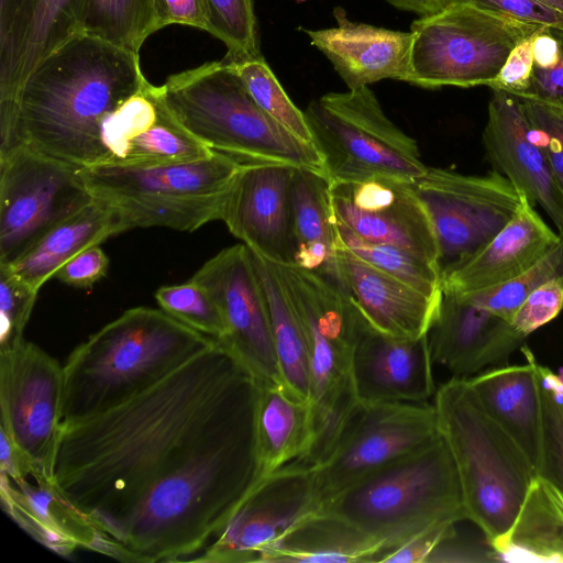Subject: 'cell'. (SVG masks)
Returning a JSON list of instances; mask_svg holds the SVG:
<instances>
[{
	"mask_svg": "<svg viewBox=\"0 0 563 563\" xmlns=\"http://www.w3.org/2000/svg\"><path fill=\"white\" fill-rule=\"evenodd\" d=\"M255 377L216 342L139 396L63 426L54 485L90 520L96 550L189 561L257 481Z\"/></svg>",
	"mask_w": 563,
	"mask_h": 563,
	"instance_id": "6da1fadb",
	"label": "cell"
},
{
	"mask_svg": "<svg viewBox=\"0 0 563 563\" xmlns=\"http://www.w3.org/2000/svg\"><path fill=\"white\" fill-rule=\"evenodd\" d=\"M148 80L140 54L81 33L43 59L0 103V155L25 144L75 165L103 164L107 121Z\"/></svg>",
	"mask_w": 563,
	"mask_h": 563,
	"instance_id": "7a4b0ae2",
	"label": "cell"
},
{
	"mask_svg": "<svg viewBox=\"0 0 563 563\" xmlns=\"http://www.w3.org/2000/svg\"><path fill=\"white\" fill-rule=\"evenodd\" d=\"M214 342L162 309L124 311L78 345L63 365V426L139 396Z\"/></svg>",
	"mask_w": 563,
	"mask_h": 563,
	"instance_id": "3957f363",
	"label": "cell"
},
{
	"mask_svg": "<svg viewBox=\"0 0 563 563\" xmlns=\"http://www.w3.org/2000/svg\"><path fill=\"white\" fill-rule=\"evenodd\" d=\"M432 404L456 466L467 520L499 555L537 473L487 413L468 379L451 377L437 388Z\"/></svg>",
	"mask_w": 563,
	"mask_h": 563,
	"instance_id": "277c9868",
	"label": "cell"
},
{
	"mask_svg": "<svg viewBox=\"0 0 563 563\" xmlns=\"http://www.w3.org/2000/svg\"><path fill=\"white\" fill-rule=\"evenodd\" d=\"M162 89L172 115L210 150L242 163L287 164L324 175L313 144L265 113L222 59L173 74Z\"/></svg>",
	"mask_w": 563,
	"mask_h": 563,
	"instance_id": "5b68a950",
	"label": "cell"
},
{
	"mask_svg": "<svg viewBox=\"0 0 563 563\" xmlns=\"http://www.w3.org/2000/svg\"><path fill=\"white\" fill-rule=\"evenodd\" d=\"M274 267L306 340L313 441L297 464L314 467L329 454L358 405L352 360L365 318L328 277L297 265Z\"/></svg>",
	"mask_w": 563,
	"mask_h": 563,
	"instance_id": "8992f818",
	"label": "cell"
},
{
	"mask_svg": "<svg viewBox=\"0 0 563 563\" xmlns=\"http://www.w3.org/2000/svg\"><path fill=\"white\" fill-rule=\"evenodd\" d=\"M321 509L380 541L388 552L426 529L467 520L456 466L441 433L325 500Z\"/></svg>",
	"mask_w": 563,
	"mask_h": 563,
	"instance_id": "52a82bcc",
	"label": "cell"
},
{
	"mask_svg": "<svg viewBox=\"0 0 563 563\" xmlns=\"http://www.w3.org/2000/svg\"><path fill=\"white\" fill-rule=\"evenodd\" d=\"M214 151L194 162L151 166L80 168L93 198L115 208L134 228L164 227L192 232L221 220L228 192L243 165Z\"/></svg>",
	"mask_w": 563,
	"mask_h": 563,
	"instance_id": "ba28073f",
	"label": "cell"
},
{
	"mask_svg": "<svg viewBox=\"0 0 563 563\" xmlns=\"http://www.w3.org/2000/svg\"><path fill=\"white\" fill-rule=\"evenodd\" d=\"M303 113L330 184L375 177L413 181L428 168L417 142L386 115L368 86L325 93Z\"/></svg>",
	"mask_w": 563,
	"mask_h": 563,
	"instance_id": "9c48e42d",
	"label": "cell"
},
{
	"mask_svg": "<svg viewBox=\"0 0 563 563\" xmlns=\"http://www.w3.org/2000/svg\"><path fill=\"white\" fill-rule=\"evenodd\" d=\"M539 27L470 3H449L411 23L406 82L426 89L488 86L511 49Z\"/></svg>",
	"mask_w": 563,
	"mask_h": 563,
	"instance_id": "30bf717a",
	"label": "cell"
},
{
	"mask_svg": "<svg viewBox=\"0 0 563 563\" xmlns=\"http://www.w3.org/2000/svg\"><path fill=\"white\" fill-rule=\"evenodd\" d=\"M95 198L80 167L20 144L0 156V266Z\"/></svg>",
	"mask_w": 563,
	"mask_h": 563,
	"instance_id": "8fae6325",
	"label": "cell"
},
{
	"mask_svg": "<svg viewBox=\"0 0 563 563\" xmlns=\"http://www.w3.org/2000/svg\"><path fill=\"white\" fill-rule=\"evenodd\" d=\"M413 186L434 229L442 276L487 245L516 214L525 196L495 169L465 175L428 167Z\"/></svg>",
	"mask_w": 563,
	"mask_h": 563,
	"instance_id": "7c38bea8",
	"label": "cell"
},
{
	"mask_svg": "<svg viewBox=\"0 0 563 563\" xmlns=\"http://www.w3.org/2000/svg\"><path fill=\"white\" fill-rule=\"evenodd\" d=\"M439 435L432 402L358 404L329 454L310 467L322 504Z\"/></svg>",
	"mask_w": 563,
	"mask_h": 563,
	"instance_id": "4fadbf2b",
	"label": "cell"
},
{
	"mask_svg": "<svg viewBox=\"0 0 563 563\" xmlns=\"http://www.w3.org/2000/svg\"><path fill=\"white\" fill-rule=\"evenodd\" d=\"M63 366L24 339L0 349V429L30 461L36 483L54 484L63 429Z\"/></svg>",
	"mask_w": 563,
	"mask_h": 563,
	"instance_id": "5bb4252c",
	"label": "cell"
},
{
	"mask_svg": "<svg viewBox=\"0 0 563 563\" xmlns=\"http://www.w3.org/2000/svg\"><path fill=\"white\" fill-rule=\"evenodd\" d=\"M322 508L312 470L291 463L258 481L220 533L194 562H261L289 532Z\"/></svg>",
	"mask_w": 563,
	"mask_h": 563,
	"instance_id": "9a60e30c",
	"label": "cell"
},
{
	"mask_svg": "<svg viewBox=\"0 0 563 563\" xmlns=\"http://www.w3.org/2000/svg\"><path fill=\"white\" fill-rule=\"evenodd\" d=\"M190 279L205 287L220 309L224 333L218 342L255 378L282 383L267 307L250 249L236 244L220 251Z\"/></svg>",
	"mask_w": 563,
	"mask_h": 563,
	"instance_id": "2e32d148",
	"label": "cell"
},
{
	"mask_svg": "<svg viewBox=\"0 0 563 563\" xmlns=\"http://www.w3.org/2000/svg\"><path fill=\"white\" fill-rule=\"evenodd\" d=\"M413 181L375 177L330 184L334 219L361 239L396 245L440 264L434 229Z\"/></svg>",
	"mask_w": 563,
	"mask_h": 563,
	"instance_id": "e0dca14e",
	"label": "cell"
},
{
	"mask_svg": "<svg viewBox=\"0 0 563 563\" xmlns=\"http://www.w3.org/2000/svg\"><path fill=\"white\" fill-rule=\"evenodd\" d=\"M297 167L245 163L228 192L221 220L251 251L274 264L295 265L290 187Z\"/></svg>",
	"mask_w": 563,
	"mask_h": 563,
	"instance_id": "ac0fdd59",
	"label": "cell"
},
{
	"mask_svg": "<svg viewBox=\"0 0 563 563\" xmlns=\"http://www.w3.org/2000/svg\"><path fill=\"white\" fill-rule=\"evenodd\" d=\"M86 0H0V103L33 69L82 33Z\"/></svg>",
	"mask_w": 563,
	"mask_h": 563,
	"instance_id": "d6986e66",
	"label": "cell"
},
{
	"mask_svg": "<svg viewBox=\"0 0 563 563\" xmlns=\"http://www.w3.org/2000/svg\"><path fill=\"white\" fill-rule=\"evenodd\" d=\"M492 91L482 136L487 159L563 233V189L545 153L531 137L521 100L501 90Z\"/></svg>",
	"mask_w": 563,
	"mask_h": 563,
	"instance_id": "ffe728a7",
	"label": "cell"
},
{
	"mask_svg": "<svg viewBox=\"0 0 563 563\" xmlns=\"http://www.w3.org/2000/svg\"><path fill=\"white\" fill-rule=\"evenodd\" d=\"M427 334L401 338L365 320L354 347L352 379L358 404H428L437 385Z\"/></svg>",
	"mask_w": 563,
	"mask_h": 563,
	"instance_id": "44dd1931",
	"label": "cell"
},
{
	"mask_svg": "<svg viewBox=\"0 0 563 563\" xmlns=\"http://www.w3.org/2000/svg\"><path fill=\"white\" fill-rule=\"evenodd\" d=\"M427 336L433 363L466 379L506 365L527 339L508 320L444 290Z\"/></svg>",
	"mask_w": 563,
	"mask_h": 563,
	"instance_id": "7402d4cb",
	"label": "cell"
},
{
	"mask_svg": "<svg viewBox=\"0 0 563 563\" xmlns=\"http://www.w3.org/2000/svg\"><path fill=\"white\" fill-rule=\"evenodd\" d=\"M340 286L374 329L421 338L435 320L441 297L428 296L389 276L338 244Z\"/></svg>",
	"mask_w": 563,
	"mask_h": 563,
	"instance_id": "603a6c76",
	"label": "cell"
},
{
	"mask_svg": "<svg viewBox=\"0 0 563 563\" xmlns=\"http://www.w3.org/2000/svg\"><path fill=\"white\" fill-rule=\"evenodd\" d=\"M336 26L306 30L311 44L332 64L347 89L383 79L406 81L412 33L352 22L335 9Z\"/></svg>",
	"mask_w": 563,
	"mask_h": 563,
	"instance_id": "cb8c5ba5",
	"label": "cell"
},
{
	"mask_svg": "<svg viewBox=\"0 0 563 563\" xmlns=\"http://www.w3.org/2000/svg\"><path fill=\"white\" fill-rule=\"evenodd\" d=\"M558 240L559 233L525 195L516 214L487 245L443 274L442 289L463 295L503 285L529 269Z\"/></svg>",
	"mask_w": 563,
	"mask_h": 563,
	"instance_id": "d4e9b609",
	"label": "cell"
},
{
	"mask_svg": "<svg viewBox=\"0 0 563 563\" xmlns=\"http://www.w3.org/2000/svg\"><path fill=\"white\" fill-rule=\"evenodd\" d=\"M520 351L525 364L490 367L468 382L487 413L518 445L538 476L543 460V420L537 358L526 344Z\"/></svg>",
	"mask_w": 563,
	"mask_h": 563,
	"instance_id": "484cf974",
	"label": "cell"
},
{
	"mask_svg": "<svg viewBox=\"0 0 563 563\" xmlns=\"http://www.w3.org/2000/svg\"><path fill=\"white\" fill-rule=\"evenodd\" d=\"M254 437L257 482L301 462L313 441L310 402L279 382L255 378Z\"/></svg>",
	"mask_w": 563,
	"mask_h": 563,
	"instance_id": "4316f807",
	"label": "cell"
},
{
	"mask_svg": "<svg viewBox=\"0 0 563 563\" xmlns=\"http://www.w3.org/2000/svg\"><path fill=\"white\" fill-rule=\"evenodd\" d=\"M1 500L27 533L58 554L77 548L96 550L98 534L88 518L73 507L54 484L12 482L1 473Z\"/></svg>",
	"mask_w": 563,
	"mask_h": 563,
	"instance_id": "83f0119b",
	"label": "cell"
},
{
	"mask_svg": "<svg viewBox=\"0 0 563 563\" xmlns=\"http://www.w3.org/2000/svg\"><path fill=\"white\" fill-rule=\"evenodd\" d=\"M128 230L130 228L126 221L115 208L95 198L82 209L51 229L29 251L7 267L38 291L76 254Z\"/></svg>",
	"mask_w": 563,
	"mask_h": 563,
	"instance_id": "f1b7e54d",
	"label": "cell"
},
{
	"mask_svg": "<svg viewBox=\"0 0 563 563\" xmlns=\"http://www.w3.org/2000/svg\"><path fill=\"white\" fill-rule=\"evenodd\" d=\"M290 210L295 265L340 286L338 236L328 178L322 173L297 167L290 187Z\"/></svg>",
	"mask_w": 563,
	"mask_h": 563,
	"instance_id": "f546056e",
	"label": "cell"
},
{
	"mask_svg": "<svg viewBox=\"0 0 563 563\" xmlns=\"http://www.w3.org/2000/svg\"><path fill=\"white\" fill-rule=\"evenodd\" d=\"M387 552L380 541L321 509L266 552L261 562L380 563Z\"/></svg>",
	"mask_w": 563,
	"mask_h": 563,
	"instance_id": "4dcf8cb0",
	"label": "cell"
},
{
	"mask_svg": "<svg viewBox=\"0 0 563 563\" xmlns=\"http://www.w3.org/2000/svg\"><path fill=\"white\" fill-rule=\"evenodd\" d=\"M506 561L563 562V493L537 476L499 553Z\"/></svg>",
	"mask_w": 563,
	"mask_h": 563,
	"instance_id": "1f68e13d",
	"label": "cell"
},
{
	"mask_svg": "<svg viewBox=\"0 0 563 563\" xmlns=\"http://www.w3.org/2000/svg\"><path fill=\"white\" fill-rule=\"evenodd\" d=\"M264 294L274 351L282 383L310 402V374L306 340L298 318L282 287L274 264L251 251Z\"/></svg>",
	"mask_w": 563,
	"mask_h": 563,
	"instance_id": "d6a6232c",
	"label": "cell"
},
{
	"mask_svg": "<svg viewBox=\"0 0 563 563\" xmlns=\"http://www.w3.org/2000/svg\"><path fill=\"white\" fill-rule=\"evenodd\" d=\"M157 31L155 0H86L85 34L140 54Z\"/></svg>",
	"mask_w": 563,
	"mask_h": 563,
	"instance_id": "836d02e7",
	"label": "cell"
},
{
	"mask_svg": "<svg viewBox=\"0 0 563 563\" xmlns=\"http://www.w3.org/2000/svg\"><path fill=\"white\" fill-rule=\"evenodd\" d=\"M335 229L338 244L364 262L428 296H442L439 263L396 245L361 239L338 221Z\"/></svg>",
	"mask_w": 563,
	"mask_h": 563,
	"instance_id": "e575fe53",
	"label": "cell"
},
{
	"mask_svg": "<svg viewBox=\"0 0 563 563\" xmlns=\"http://www.w3.org/2000/svg\"><path fill=\"white\" fill-rule=\"evenodd\" d=\"M213 152L187 132L165 103L157 122L133 141L122 166L194 162L206 158Z\"/></svg>",
	"mask_w": 563,
	"mask_h": 563,
	"instance_id": "d590c367",
	"label": "cell"
},
{
	"mask_svg": "<svg viewBox=\"0 0 563 563\" xmlns=\"http://www.w3.org/2000/svg\"><path fill=\"white\" fill-rule=\"evenodd\" d=\"M209 14V32L227 47L221 58L238 64L258 58L261 40L254 0H206Z\"/></svg>",
	"mask_w": 563,
	"mask_h": 563,
	"instance_id": "8d00e7d4",
	"label": "cell"
},
{
	"mask_svg": "<svg viewBox=\"0 0 563 563\" xmlns=\"http://www.w3.org/2000/svg\"><path fill=\"white\" fill-rule=\"evenodd\" d=\"M229 65L265 113L299 140L312 143L305 113L289 99L263 56Z\"/></svg>",
	"mask_w": 563,
	"mask_h": 563,
	"instance_id": "74e56055",
	"label": "cell"
},
{
	"mask_svg": "<svg viewBox=\"0 0 563 563\" xmlns=\"http://www.w3.org/2000/svg\"><path fill=\"white\" fill-rule=\"evenodd\" d=\"M555 278H563V233H559L556 244L547 254L517 278L461 296L510 322L516 310L533 290Z\"/></svg>",
	"mask_w": 563,
	"mask_h": 563,
	"instance_id": "f35d334b",
	"label": "cell"
},
{
	"mask_svg": "<svg viewBox=\"0 0 563 563\" xmlns=\"http://www.w3.org/2000/svg\"><path fill=\"white\" fill-rule=\"evenodd\" d=\"M536 366L543 420V460L538 476L563 493V369L554 373L538 361Z\"/></svg>",
	"mask_w": 563,
	"mask_h": 563,
	"instance_id": "ab89813d",
	"label": "cell"
},
{
	"mask_svg": "<svg viewBox=\"0 0 563 563\" xmlns=\"http://www.w3.org/2000/svg\"><path fill=\"white\" fill-rule=\"evenodd\" d=\"M155 299L162 310L181 323L217 341L222 338L224 323L220 309L210 292L196 282L162 286Z\"/></svg>",
	"mask_w": 563,
	"mask_h": 563,
	"instance_id": "60d3db41",
	"label": "cell"
},
{
	"mask_svg": "<svg viewBox=\"0 0 563 563\" xmlns=\"http://www.w3.org/2000/svg\"><path fill=\"white\" fill-rule=\"evenodd\" d=\"M37 292L7 266H0V349L13 346L24 339Z\"/></svg>",
	"mask_w": 563,
	"mask_h": 563,
	"instance_id": "b9f144b4",
	"label": "cell"
},
{
	"mask_svg": "<svg viewBox=\"0 0 563 563\" xmlns=\"http://www.w3.org/2000/svg\"><path fill=\"white\" fill-rule=\"evenodd\" d=\"M530 123L533 141L543 150L563 189V111L528 99H520Z\"/></svg>",
	"mask_w": 563,
	"mask_h": 563,
	"instance_id": "7bdbcfd3",
	"label": "cell"
},
{
	"mask_svg": "<svg viewBox=\"0 0 563 563\" xmlns=\"http://www.w3.org/2000/svg\"><path fill=\"white\" fill-rule=\"evenodd\" d=\"M562 310L563 278H555L533 290L516 310L510 323L527 338L555 319Z\"/></svg>",
	"mask_w": 563,
	"mask_h": 563,
	"instance_id": "ee69618b",
	"label": "cell"
},
{
	"mask_svg": "<svg viewBox=\"0 0 563 563\" xmlns=\"http://www.w3.org/2000/svg\"><path fill=\"white\" fill-rule=\"evenodd\" d=\"M464 2L536 26L563 30V14L537 0H444V4Z\"/></svg>",
	"mask_w": 563,
	"mask_h": 563,
	"instance_id": "f6af8a7d",
	"label": "cell"
},
{
	"mask_svg": "<svg viewBox=\"0 0 563 563\" xmlns=\"http://www.w3.org/2000/svg\"><path fill=\"white\" fill-rule=\"evenodd\" d=\"M533 34L521 40L511 49L497 76L488 84L492 90H501L517 98L525 96L530 85L534 65Z\"/></svg>",
	"mask_w": 563,
	"mask_h": 563,
	"instance_id": "bcb514c9",
	"label": "cell"
},
{
	"mask_svg": "<svg viewBox=\"0 0 563 563\" xmlns=\"http://www.w3.org/2000/svg\"><path fill=\"white\" fill-rule=\"evenodd\" d=\"M108 268V256L99 245H93L67 261L54 277L75 288H88L104 277Z\"/></svg>",
	"mask_w": 563,
	"mask_h": 563,
	"instance_id": "7dc6e473",
	"label": "cell"
},
{
	"mask_svg": "<svg viewBox=\"0 0 563 563\" xmlns=\"http://www.w3.org/2000/svg\"><path fill=\"white\" fill-rule=\"evenodd\" d=\"M560 44L556 64L547 69L533 67L529 88L519 99H528L563 111V30L553 29Z\"/></svg>",
	"mask_w": 563,
	"mask_h": 563,
	"instance_id": "c3c4849f",
	"label": "cell"
},
{
	"mask_svg": "<svg viewBox=\"0 0 563 563\" xmlns=\"http://www.w3.org/2000/svg\"><path fill=\"white\" fill-rule=\"evenodd\" d=\"M158 31L169 25H185L209 32L206 0H155Z\"/></svg>",
	"mask_w": 563,
	"mask_h": 563,
	"instance_id": "681fc988",
	"label": "cell"
},
{
	"mask_svg": "<svg viewBox=\"0 0 563 563\" xmlns=\"http://www.w3.org/2000/svg\"><path fill=\"white\" fill-rule=\"evenodd\" d=\"M456 525H439L417 533L386 553L380 563H428L439 543L456 529Z\"/></svg>",
	"mask_w": 563,
	"mask_h": 563,
	"instance_id": "f907efd6",
	"label": "cell"
},
{
	"mask_svg": "<svg viewBox=\"0 0 563 563\" xmlns=\"http://www.w3.org/2000/svg\"><path fill=\"white\" fill-rule=\"evenodd\" d=\"M0 434L1 473L7 475L14 483L32 477L33 468L30 461L1 429Z\"/></svg>",
	"mask_w": 563,
	"mask_h": 563,
	"instance_id": "816d5d0a",
	"label": "cell"
},
{
	"mask_svg": "<svg viewBox=\"0 0 563 563\" xmlns=\"http://www.w3.org/2000/svg\"><path fill=\"white\" fill-rule=\"evenodd\" d=\"M554 27L541 26L532 37L533 67L547 69L556 64L560 56V44Z\"/></svg>",
	"mask_w": 563,
	"mask_h": 563,
	"instance_id": "f5cc1de1",
	"label": "cell"
},
{
	"mask_svg": "<svg viewBox=\"0 0 563 563\" xmlns=\"http://www.w3.org/2000/svg\"><path fill=\"white\" fill-rule=\"evenodd\" d=\"M396 9L412 12L419 16L435 13L442 10L444 0H386Z\"/></svg>",
	"mask_w": 563,
	"mask_h": 563,
	"instance_id": "db71d44e",
	"label": "cell"
},
{
	"mask_svg": "<svg viewBox=\"0 0 563 563\" xmlns=\"http://www.w3.org/2000/svg\"><path fill=\"white\" fill-rule=\"evenodd\" d=\"M543 4H547L563 14V0H537Z\"/></svg>",
	"mask_w": 563,
	"mask_h": 563,
	"instance_id": "11a10c76",
	"label": "cell"
}]
</instances>
